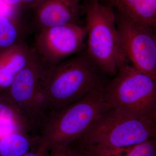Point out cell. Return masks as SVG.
Here are the masks:
<instances>
[{"label": "cell", "mask_w": 156, "mask_h": 156, "mask_svg": "<svg viewBox=\"0 0 156 156\" xmlns=\"http://www.w3.org/2000/svg\"><path fill=\"white\" fill-rule=\"evenodd\" d=\"M103 87L63 108L49 112L40 127L36 150L44 155L64 150L88 132L111 108L104 98Z\"/></svg>", "instance_id": "6da1fadb"}, {"label": "cell", "mask_w": 156, "mask_h": 156, "mask_svg": "<svg viewBox=\"0 0 156 156\" xmlns=\"http://www.w3.org/2000/svg\"><path fill=\"white\" fill-rule=\"evenodd\" d=\"M108 76L86 50L49 68L47 80L49 112L63 108L103 87Z\"/></svg>", "instance_id": "7a4b0ae2"}, {"label": "cell", "mask_w": 156, "mask_h": 156, "mask_svg": "<svg viewBox=\"0 0 156 156\" xmlns=\"http://www.w3.org/2000/svg\"><path fill=\"white\" fill-rule=\"evenodd\" d=\"M82 10L86 17V51L101 69L112 77L127 62L122 51L115 12L111 6L102 5L98 0H87Z\"/></svg>", "instance_id": "3957f363"}, {"label": "cell", "mask_w": 156, "mask_h": 156, "mask_svg": "<svg viewBox=\"0 0 156 156\" xmlns=\"http://www.w3.org/2000/svg\"><path fill=\"white\" fill-rule=\"evenodd\" d=\"M102 95L111 108L131 116L156 120V80L128 62L107 82Z\"/></svg>", "instance_id": "277c9868"}, {"label": "cell", "mask_w": 156, "mask_h": 156, "mask_svg": "<svg viewBox=\"0 0 156 156\" xmlns=\"http://www.w3.org/2000/svg\"><path fill=\"white\" fill-rule=\"evenodd\" d=\"M156 137V120L136 118L111 108L83 136L72 143L81 147L131 146Z\"/></svg>", "instance_id": "5b68a950"}, {"label": "cell", "mask_w": 156, "mask_h": 156, "mask_svg": "<svg viewBox=\"0 0 156 156\" xmlns=\"http://www.w3.org/2000/svg\"><path fill=\"white\" fill-rule=\"evenodd\" d=\"M49 69L34 51L30 60L17 75L5 94L34 129L39 128V116L44 114L49 107L47 92Z\"/></svg>", "instance_id": "8992f818"}, {"label": "cell", "mask_w": 156, "mask_h": 156, "mask_svg": "<svg viewBox=\"0 0 156 156\" xmlns=\"http://www.w3.org/2000/svg\"><path fill=\"white\" fill-rule=\"evenodd\" d=\"M122 51L135 69L156 80L155 29L116 12Z\"/></svg>", "instance_id": "52a82bcc"}, {"label": "cell", "mask_w": 156, "mask_h": 156, "mask_svg": "<svg viewBox=\"0 0 156 156\" xmlns=\"http://www.w3.org/2000/svg\"><path fill=\"white\" fill-rule=\"evenodd\" d=\"M87 37L86 27L70 23L38 30L34 50L48 67L54 66L83 50Z\"/></svg>", "instance_id": "ba28073f"}, {"label": "cell", "mask_w": 156, "mask_h": 156, "mask_svg": "<svg viewBox=\"0 0 156 156\" xmlns=\"http://www.w3.org/2000/svg\"><path fill=\"white\" fill-rule=\"evenodd\" d=\"M33 20L38 30L53 27L79 24V0H41L33 9Z\"/></svg>", "instance_id": "9c48e42d"}, {"label": "cell", "mask_w": 156, "mask_h": 156, "mask_svg": "<svg viewBox=\"0 0 156 156\" xmlns=\"http://www.w3.org/2000/svg\"><path fill=\"white\" fill-rule=\"evenodd\" d=\"M34 53V48H29L24 42L0 53V93L6 94Z\"/></svg>", "instance_id": "30bf717a"}, {"label": "cell", "mask_w": 156, "mask_h": 156, "mask_svg": "<svg viewBox=\"0 0 156 156\" xmlns=\"http://www.w3.org/2000/svg\"><path fill=\"white\" fill-rule=\"evenodd\" d=\"M34 129L6 94L0 93V140L15 132L30 133Z\"/></svg>", "instance_id": "8fae6325"}, {"label": "cell", "mask_w": 156, "mask_h": 156, "mask_svg": "<svg viewBox=\"0 0 156 156\" xmlns=\"http://www.w3.org/2000/svg\"><path fill=\"white\" fill-rule=\"evenodd\" d=\"M110 5L128 18L156 29V0H109Z\"/></svg>", "instance_id": "7c38bea8"}, {"label": "cell", "mask_w": 156, "mask_h": 156, "mask_svg": "<svg viewBox=\"0 0 156 156\" xmlns=\"http://www.w3.org/2000/svg\"><path fill=\"white\" fill-rule=\"evenodd\" d=\"M39 136L15 132L0 140V156H23L38 145Z\"/></svg>", "instance_id": "4fadbf2b"}, {"label": "cell", "mask_w": 156, "mask_h": 156, "mask_svg": "<svg viewBox=\"0 0 156 156\" xmlns=\"http://www.w3.org/2000/svg\"><path fill=\"white\" fill-rule=\"evenodd\" d=\"M24 27L16 17L0 13V53L23 43Z\"/></svg>", "instance_id": "5bb4252c"}, {"label": "cell", "mask_w": 156, "mask_h": 156, "mask_svg": "<svg viewBox=\"0 0 156 156\" xmlns=\"http://www.w3.org/2000/svg\"><path fill=\"white\" fill-rule=\"evenodd\" d=\"M76 146L87 150L94 156H156V138L131 146L114 148Z\"/></svg>", "instance_id": "9a60e30c"}, {"label": "cell", "mask_w": 156, "mask_h": 156, "mask_svg": "<svg viewBox=\"0 0 156 156\" xmlns=\"http://www.w3.org/2000/svg\"><path fill=\"white\" fill-rule=\"evenodd\" d=\"M3 2L11 7L27 6L33 9L41 0H2Z\"/></svg>", "instance_id": "2e32d148"}, {"label": "cell", "mask_w": 156, "mask_h": 156, "mask_svg": "<svg viewBox=\"0 0 156 156\" xmlns=\"http://www.w3.org/2000/svg\"><path fill=\"white\" fill-rule=\"evenodd\" d=\"M66 150L70 156H94L87 150L73 144L69 146Z\"/></svg>", "instance_id": "e0dca14e"}, {"label": "cell", "mask_w": 156, "mask_h": 156, "mask_svg": "<svg viewBox=\"0 0 156 156\" xmlns=\"http://www.w3.org/2000/svg\"><path fill=\"white\" fill-rule=\"evenodd\" d=\"M48 156H70L66 150L50 152Z\"/></svg>", "instance_id": "ac0fdd59"}, {"label": "cell", "mask_w": 156, "mask_h": 156, "mask_svg": "<svg viewBox=\"0 0 156 156\" xmlns=\"http://www.w3.org/2000/svg\"><path fill=\"white\" fill-rule=\"evenodd\" d=\"M23 156H48V155H44L37 151L34 150L30 151Z\"/></svg>", "instance_id": "d6986e66"}, {"label": "cell", "mask_w": 156, "mask_h": 156, "mask_svg": "<svg viewBox=\"0 0 156 156\" xmlns=\"http://www.w3.org/2000/svg\"><path fill=\"white\" fill-rule=\"evenodd\" d=\"M98 1H99V0H98Z\"/></svg>", "instance_id": "ffe728a7"}]
</instances>
